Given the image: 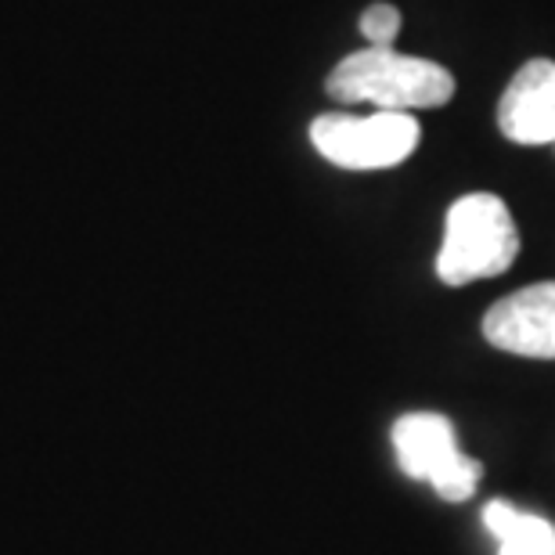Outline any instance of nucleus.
Returning <instances> with one entry per match:
<instances>
[{
  "instance_id": "obj_2",
  "label": "nucleus",
  "mask_w": 555,
  "mask_h": 555,
  "mask_svg": "<svg viewBox=\"0 0 555 555\" xmlns=\"http://www.w3.org/2000/svg\"><path fill=\"white\" fill-rule=\"evenodd\" d=\"M519 231L508 206L491 192L462 195L443 220V246L437 253V278L448 285H469L498 278L513 268Z\"/></svg>"
},
{
  "instance_id": "obj_7",
  "label": "nucleus",
  "mask_w": 555,
  "mask_h": 555,
  "mask_svg": "<svg viewBox=\"0 0 555 555\" xmlns=\"http://www.w3.org/2000/svg\"><path fill=\"white\" fill-rule=\"evenodd\" d=\"M498 555H555V524L519 513L513 530L498 541Z\"/></svg>"
},
{
  "instance_id": "obj_4",
  "label": "nucleus",
  "mask_w": 555,
  "mask_h": 555,
  "mask_svg": "<svg viewBox=\"0 0 555 555\" xmlns=\"http://www.w3.org/2000/svg\"><path fill=\"white\" fill-rule=\"evenodd\" d=\"M393 451L412 480L433 483L443 502H469L483 480V465L462 454L451 418L412 412L393 422Z\"/></svg>"
},
{
  "instance_id": "obj_3",
  "label": "nucleus",
  "mask_w": 555,
  "mask_h": 555,
  "mask_svg": "<svg viewBox=\"0 0 555 555\" xmlns=\"http://www.w3.org/2000/svg\"><path fill=\"white\" fill-rule=\"evenodd\" d=\"M422 127L412 113H383L369 116L328 113L310 124V141L321 159L343 170H390L401 166L418 149Z\"/></svg>"
},
{
  "instance_id": "obj_5",
  "label": "nucleus",
  "mask_w": 555,
  "mask_h": 555,
  "mask_svg": "<svg viewBox=\"0 0 555 555\" xmlns=\"http://www.w3.org/2000/svg\"><path fill=\"white\" fill-rule=\"evenodd\" d=\"M483 339L516 358L555 361V282L502 296L483 314Z\"/></svg>"
},
{
  "instance_id": "obj_9",
  "label": "nucleus",
  "mask_w": 555,
  "mask_h": 555,
  "mask_svg": "<svg viewBox=\"0 0 555 555\" xmlns=\"http://www.w3.org/2000/svg\"><path fill=\"white\" fill-rule=\"evenodd\" d=\"M516 519H519V508L508 505V502H491V505L483 508V527L491 530L498 541H502L508 530H513Z\"/></svg>"
},
{
  "instance_id": "obj_1",
  "label": "nucleus",
  "mask_w": 555,
  "mask_h": 555,
  "mask_svg": "<svg viewBox=\"0 0 555 555\" xmlns=\"http://www.w3.org/2000/svg\"><path fill=\"white\" fill-rule=\"evenodd\" d=\"M325 87L339 105H375L383 113L440 108L454 98V76L440 62L372 43L347 54L328 73Z\"/></svg>"
},
{
  "instance_id": "obj_8",
  "label": "nucleus",
  "mask_w": 555,
  "mask_h": 555,
  "mask_svg": "<svg viewBox=\"0 0 555 555\" xmlns=\"http://www.w3.org/2000/svg\"><path fill=\"white\" fill-rule=\"evenodd\" d=\"M361 33H364V40H369L372 48H393L397 33H401V11H397L393 4H386V0L364 8Z\"/></svg>"
},
{
  "instance_id": "obj_6",
  "label": "nucleus",
  "mask_w": 555,
  "mask_h": 555,
  "mask_svg": "<svg viewBox=\"0 0 555 555\" xmlns=\"http://www.w3.org/2000/svg\"><path fill=\"white\" fill-rule=\"evenodd\" d=\"M498 127L516 144H555V62L519 65L498 102Z\"/></svg>"
}]
</instances>
